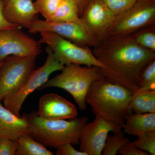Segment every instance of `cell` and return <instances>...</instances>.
Returning <instances> with one entry per match:
<instances>
[{"mask_svg":"<svg viewBox=\"0 0 155 155\" xmlns=\"http://www.w3.org/2000/svg\"><path fill=\"white\" fill-rule=\"evenodd\" d=\"M93 53L104 66V76L132 91H138L142 69L155 58V52L137 44L128 35L107 37L93 48Z\"/></svg>","mask_w":155,"mask_h":155,"instance_id":"6da1fadb","label":"cell"},{"mask_svg":"<svg viewBox=\"0 0 155 155\" xmlns=\"http://www.w3.org/2000/svg\"><path fill=\"white\" fill-rule=\"evenodd\" d=\"M133 94L125 87L103 75L91 85L86 103L95 115L122 128L126 117L133 113L129 105Z\"/></svg>","mask_w":155,"mask_h":155,"instance_id":"7a4b0ae2","label":"cell"},{"mask_svg":"<svg viewBox=\"0 0 155 155\" xmlns=\"http://www.w3.org/2000/svg\"><path fill=\"white\" fill-rule=\"evenodd\" d=\"M27 115L29 133L45 146L57 149L65 143H79L81 132L88 119L87 116L69 120H48L38 115L37 111Z\"/></svg>","mask_w":155,"mask_h":155,"instance_id":"3957f363","label":"cell"},{"mask_svg":"<svg viewBox=\"0 0 155 155\" xmlns=\"http://www.w3.org/2000/svg\"><path fill=\"white\" fill-rule=\"evenodd\" d=\"M101 68L75 64L66 65L60 74L48 79L37 90L51 87L63 89L72 96L79 109L84 110L87 107L86 97L91 85L103 75Z\"/></svg>","mask_w":155,"mask_h":155,"instance_id":"277c9868","label":"cell"},{"mask_svg":"<svg viewBox=\"0 0 155 155\" xmlns=\"http://www.w3.org/2000/svg\"><path fill=\"white\" fill-rule=\"evenodd\" d=\"M40 34L41 39L39 42L47 45L56 59L64 66L75 64L105 68L95 57L91 48L78 45L53 32L43 31Z\"/></svg>","mask_w":155,"mask_h":155,"instance_id":"5b68a950","label":"cell"},{"mask_svg":"<svg viewBox=\"0 0 155 155\" xmlns=\"http://www.w3.org/2000/svg\"><path fill=\"white\" fill-rule=\"evenodd\" d=\"M155 24V0H137L130 9L115 17L106 37L130 35Z\"/></svg>","mask_w":155,"mask_h":155,"instance_id":"8992f818","label":"cell"},{"mask_svg":"<svg viewBox=\"0 0 155 155\" xmlns=\"http://www.w3.org/2000/svg\"><path fill=\"white\" fill-rule=\"evenodd\" d=\"M48 57L41 67L34 69L28 80L16 93L4 98L3 105L18 116L22 105L28 95L45 83L53 72L61 71L65 66L56 59L52 51L48 46L46 49Z\"/></svg>","mask_w":155,"mask_h":155,"instance_id":"52a82bcc","label":"cell"},{"mask_svg":"<svg viewBox=\"0 0 155 155\" xmlns=\"http://www.w3.org/2000/svg\"><path fill=\"white\" fill-rule=\"evenodd\" d=\"M37 56H8L0 67V101L14 94L28 80L36 66Z\"/></svg>","mask_w":155,"mask_h":155,"instance_id":"ba28073f","label":"cell"},{"mask_svg":"<svg viewBox=\"0 0 155 155\" xmlns=\"http://www.w3.org/2000/svg\"><path fill=\"white\" fill-rule=\"evenodd\" d=\"M32 33L49 31L82 47L94 48L99 42L91 33L81 19L66 22H51L36 19L29 29Z\"/></svg>","mask_w":155,"mask_h":155,"instance_id":"9c48e42d","label":"cell"},{"mask_svg":"<svg viewBox=\"0 0 155 155\" xmlns=\"http://www.w3.org/2000/svg\"><path fill=\"white\" fill-rule=\"evenodd\" d=\"M20 28L0 31V61L8 56H37L41 44L20 30Z\"/></svg>","mask_w":155,"mask_h":155,"instance_id":"30bf717a","label":"cell"},{"mask_svg":"<svg viewBox=\"0 0 155 155\" xmlns=\"http://www.w3.org/2000/svg\"><path fill=\"white\" fill-rule=\"evenodd\" d=\"M122 128L109 123L97 115L93 122H87L81 132L79 150L87 155H102L109 133Z\"/></svg>","mask_w":155,"mask_h":155,"instance_id":"8fae6325","label":"cell"},{"mask_svg":"<svg viewBox=\"0 0 155 155\" xmlns=\"http://www.w3.org/2000/svg\"><path fill=\"white\" fill-rule=\"evenodd\" d=\"M116 16L101 0H92L80 19L91 33L99 42L105 38L108 28Z\"/></svg>","mask_w":155,"mask_h":155,"instance_id":"7c38bea8","label":"cell"},{"mask_svg":"<svg viewBox=\"0 0 155 155\" xmlns=\"http://www.w3.org/2000/svg\"><path fill=\"white\" fill-rule=\"evenodd\" d=\"M38 115L48 120H66L76 118V107L63 97L54 93L42 96L39 101Z\"/></svg>","mask_w":155,"mask_h":155,"instance_id":"4fadbf2b","label":"cell"},{"mask_svg":"<svg viewBox=\"0 0 155 155\" xmlns=\"http://www.w3.org/2000/svg\"><path fill=\"white\" fill-rule=\"evenodd\" d=\"M6 20L21 28L29 29L38 14L32 0H1Z\"/></svg>","mask_w":155,"mask_h":155,"instance_id":"5bb4252c","label":"cell"},{"mask_svg":"<svg viewBox=\"0 0 155 155\" xmlns=\"http://www.w3.org/2000/svg\"><path fill=\"white\" fill-rule=\"evenodd\" d=\"M0 101V137L17 141L21 136L29 133L27 114L18 116L5 107Z\"/></svg>","mask_w":155,"mask_h":155,"instance_id":"9a60e30c","label":"cell"},{"mask_svg":"<svg viewBox=\"0 0 155 155\" xmlns=\"http://www.w3.org/2000/svg\"><path fill=\"white\" fill-rule=\"evenodd\" d=\"M122 129L126 134L137 137L155 131V113H132L126 117Z\"/></svg>","mask_w":155,"mask_h":155,"instance_id":"2e32d148","label":"cell"},{"mask_svg":"<svg viewBox=\"0 0 155 155\" xmlns=\"http://www.w3.org/2000/svg\"><path fill=\"white\" fill-rule=\"evenodd\" d=\"M129 106L133 113H155V90H139L134 93Z\"/></svg>","mask_w":155,"mask_h":155,"instance_id":"e0dca14e","label":"cell"},{"mask_svg":"<svg viewBox=\"0 0 155 155\" xmlns=\"http://www.w3.org/2000/svg\"><path fill=\"white\" fill-rule=\"evenodd\" d=\"M15 155H53L54 153L37 141L29 133L23 134L17 140Z\"/></svg>","mask_w":155,"mask_h":155,"instance_id":"ac0fdd59","label":"cell"},{"mask_svg":"<svg viewBox=\"0 0 155 155\" xmlns=\"http://www.w3.org/2000/svg\"><path fill=\"white\" fill-rule=\"evenodd\" d=\"M80 18L79 9L76 3L73 0H62L54 14L47 21L71 22Z\"/></svg>","mask_w":155,"mask_h":155,"instance_id":"d6986e66","label":"cell"},{"mask_svg":"<svg viewBox=\"0 0 155 155\" xmlns=\"http://www.w3.org/2000/svg\"><path fill=\"white\" fill-rule=\"evenodd\" d=\"M128 36L137 44L155 52V24L139 29Z\"/></svg>","mask_w":155,"mask_h":155,"instance_id":"ffe728a7","label":"cell"},{"mask_svg":"<svg viewBox=\"0 0 155 155\" xmlns=\"http://www.w3.org/2000/svg\"><path fill=\"white\" fill-rule=\"evenodd\" d=\"M130 141L128 137L124 135L122 129L114 132L113 135L108 134L102 155H116L122 146Z\"/></svg>","mask_w":155,"mask_h":155,"instance_id":"44dd1931","label":"cell"},{"mask_svg":"<svg viewBox=\"0 0 155 155\" xmlns=\"http://www.w3.org/2000/svg\"><path fill=\"white\" fill-rule=\"evenodd\" d=\"M139 90H155V58L142 69L139 77Z\"/></svg>","mask_w":155,"mask_h":155,"instance_id":"7402d4cb","label":"cell"},{"mask_svg":"<svg viewBox=\"0 0 155 155\" xmlns=\"http://www.w3.org/2000/svg\"><path fill=\"white\" fill-rule=\"evenodd\" d=\"M129 143L135 147L146 152L149 155H155V131L137 136L135 141Z\"/></svg>","mask_w":155,"mask_h":155,"instance_id":"603a6c76","label":"cell"},{"mask_svg":"<svg viewBox=\"0 0 155 155\" xmlns=\"http://www.w3.org/2000/svg\"><path fill=\"white\" fill-rule=\"evenodd\" d=\"M62 0H36L34 2L38 13L40 14L45 20L54 15Z\"/></svg>","mask_w":155,"mask_h":155,"instance_id":"cb8c5ba5","label":"cell"},{"mask_svg":"<svg viewBox=\"0 0 155 155\" xmlns=\"http://www.w3.org/2000/svg\"><path fill=\"white\" fill-rule=\"evenodd\" d=\"M115 16L130 8L137 0H101Z\"/></svg>","mask_w":155,"mask_h":155,"instance_id":"d4e9b609","label":"cell"},{"mask_svg":"<svg viewBox=\"0 0 155 155\" xmlns=\"http://www.w3.org/2000/svg\"><path fill=\"white\" fill-rule=\"evenodd\" d=\"M17 147V141L0 137V155H14Z\"/></svg>","mask_w":155,"mask_h":155,"instance_id":"484cf974","label":"cell"},{"mask_svg":"<svg viewBox=\"0 0 155 155\" xmlns=\"http://www.w3.org/2000/svg\"><path fill=\"white\" fill-rule=\"evenodd\" d=\"M56 149L57 155H87L85 153L75 149L73 145L70 143L62 145Z\"/></svg>","mask_w":155,"mask_h":155,"instance_id":"4316f807","label":"cell"},{"mask_svg":"<svg viewBox=\"0 0 155 155\" xmlns=\"http://www.w3.org/2000/svg\"><path fill=\"white\" fill-rule=\"evenodd\" d=\"M129 142L125 143L121 147L119 151V153L121 155H149L146 152L131 145Z\"/></svg>","mask_w":155,"mask_h":155,"instance_id":"83f0119b","label":"cell"},{"mask_svg":"<svg viewBox=\"0 0 155 155\" xmlns=\"http://www.w3.org/2000/svg\"><path fill=\"white\" fill-rule=\"evenodd\" d=\"M20 28L9 23L4 17L3 13V5L0 0V31L11 28Z\"/></svg>","mask_w":155,"mask_h":155,"instance_id":"f1b7e54d","label":"cell"},{"mask_svg":"<svg viewBox=\"0 0 155 155\" xmlns=\"http://www.w3.org/2000/svg\"><path fill=\"white\" fill-rule=\"evenodd\" d=\"M77 4L79 9L80 17L83 14L84 11L86 8L89 3L92 0H73Z\"/></svg>","mask_w":155,"mask_h":155,"instance_id":"f546056e","label":"cell"},{"mask_svg":"<svg viewBox=\"0 0 155 155\" xmlns=\"http://www.w3.org/2000/svg\"><path fill=\"white\" fill-rule=\"evenodd\" d=\"M4 61H0V67H1V66H2V65L3 63H4Z\"/></svg>","mask_w":155,"mask_h":155,"instance_id":"4dcf8cb0","label":"cell"}]
</instances>
